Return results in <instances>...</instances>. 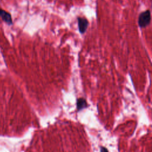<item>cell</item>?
<instances>
[{"label":"cell","mask_w":152,"mask_h":152,"mask_svg":"<svg viewBox=\"0 0 152 152\" xmlns=\"http://www.w3.org/2000/svg\"><path fill=\"white\" fill-rule=\"evenodd\" d=\"M87 106V102L84 98H79L77 101V108L78 110H82Z\"/></svg>","instance_id":"cell-4"},{"label":"cell","mask_w":152,"mask_h":152,"mask_svg":"<svg viewBox=\"0 0 152 152\" xmlns=\"http://www.w3.org/2000/svg\"><path fill=\"white\" fill-rule=\"evenodd\" d=\"M0 17L8 25H11L12 24L11 14L1 8H0Z\"/></svg>","instance_id":"cell-3"},{"label":"cell","mask_w":152,"mask_h":152,"mask_svg":"<svg viewBox=\"0 0 152 152\" xmlns=\"http://www.w3.org/2000/svg\"><path fill=\"white\" fill-rule=\"evenodd\" d=\"M100 152H108V151H107V150L105 147H102L100 148Z\"/></svg>","instance_id":"cell-5"},{"label":"cell","mask_w":152,"mask_h":152,"mask_svg":"<svg viewBox=\"0 0 152 152\" xmlns=\"http://www.w3.org/2000/svg\"><path fill=\"white\" fill-rule=\"evenodd\" d=\"M77 22H78V27L79 32L82 34H84L89 25V22L88 20L85 17H78Z\"/></svg>","instance_id":"cell-2"},{"label":"cell","mask_w":152,"mask_h":152,"mask_svg":"<svg viewBox=\"0 0 152 152\" xmlns=\"http://www.w3.org/2000/svg\"><path fill=\"white\" fill-rule=\"evenodd\" d=\"M151 22V12L149 10L141 12L138 18V24L140 28H145Z\"/></svg>","instance_id":"cell-1"}]
</instances>
